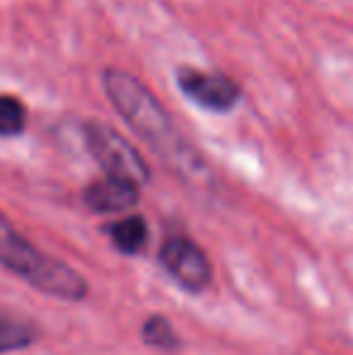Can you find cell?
<instances>
[{
	"instance_id": "obj_10",
	"label": "cell",
	"mask_w": 353,
	"mask_h": 355,
	"mask_svg": "<svg viewBox=\"0 0 353 355\" xmlns=\"http://www.w3.org/2000/svg\"><path fill=\"white\" fill-rule=\"evenodd\" d=\"M141 336L148 346L162 348V351H175V348L179 346V338H177L175 329H172V324L167 322L165 317L146 319V324H143V329H141Z\"/></svg>"
},
{
	"instance_id": "obj_5",
	"label": "cell",
	"mask_w": 353,
	"mask_h": 355,
	"mask_svg": "<svg viewBox=\"0 0 353 355\" xmlns=\"http://www.w3.org/2000/svg\"><path fill=\"white\" fill-rule=\"evenodd\" d=\"M177 85L193 104L211 112H230L242 97L240 85L223 73H208L198 68H179Z\"/></svg>"
},
{
	"instance_id": "obj_7",
	"label": "cell",
	"mask_w": 353,
	"mask_h": 355,
	"mask_svg": "<svg viewBox=\"0 0 353 355\" xmlns=\"http://www.w3.org/2000/svg\"><path fill=\"white\" fill-rule=\"evenodd\" d=\"M39 338L34 322L8 309H0V353H12L29 348Z\"/></svg>"
},
{
	"instance_id": "obj_6",
	"label": "cell",
	"mask_w": 353,
	"mask_h": 355,
	"mask_svg": "<svg viewBox=\"0 0 353 355\" xmlns=\"http://www.w3.org/2000/svg\"><path fill=\"white\" fill-rule=\"evenodd\" d=\"M141 187L131 182H121V179L104 177L99 182H92L83 193V201L87 203V208H92L94 213H119L133 208L138 203V191Z\"/></svg>"
},
{
	"instance_id": "obj_9",
	"label": "cell",
	"mask_w": 353,
	"mask_h": 355,
	"mask_svg": "<svg viewBox=\"0 0 353 355\" xmlns=\"http://www.w3.org/2000/svg\"><path fill=\"white\" fill-rule=\"evenodd\" d=\"M27 107L19 97L0 92V138L22 136L27 128Z\"/></svg>"
},
{
	"instance_id": "obj_8",
	"label": "cell",
	"mask_w": 353,
	"mask_h": 355,
	"mask_svg": "<svg viewBox=\"0 0 353 355\" xmlns=\"http://www.w3.org/2000/svg\"><path fill=\"white\" fill-rule=\"evenodd\" d=\"M109 237L121 254H141L148 244V223L141 215H128L109 225Z\"/></svg>"
},
{
	"instance_id": "obj_2",
	"label": "cell",
	"mask_w": 353,
	"mask_h": 355,
	"mask_svg": "<svg viewBox=\"0 0 353 355\" xmlns=\"http://www.w3.org/2000/svg\"><path fill=\"white\" fill-rule=\"evenodd\" d=\"M0 263L15 276L27 281L32 288L61 300H83L87 295V283L78 271L58 259L46 257L34 244H29L12 227L0 211Z\"/></svg>"
},
{
	"instance_id": "obj_1",
	"label": "cell",
	"mask_w": 353,
	"mask_h": 355,
	"mask_svg": "<svg viewBox=\"0 0 353 355\" xmlns=\"http://www.w3.org/2000/svg\"><path fill=\"white\" fill-rule=\"evenodd\" d=\"M102 85L119 116L143 141L150 143L157 155H165L167 162L187 177H201V157L193 153V148L184 143V138H179L170 114L136 75L119 71V68H107L102 73Z\"/></svg>"
},
{
	"instance_id": "obj_3",
	"label": "cell",
	"mask_w": 353,
	"mask_h": 355,
	"mask_svg": "<svg viewBox=\"0 0 353 355\" xmlns=\"http://www.w3.org/2000/svg\"><path fill=\"white\" fill-rule=\"evenodd\" d=\"M85 145L97 164L104 169L107 177L121 179V182H131L136 187L150 179L148 164L138 155V150L123 136H119L112 126H104L99 121L85 123Z\"/></svg>"
},
{
	"instance_id": "obj_4",
	"label": "cell",
	"mask_w": 353,
	"mask_h": 355,
	"mask_svg": "<svg viewBox=\"0 0 353 355\" xmlns=\"http://www.w3.org/2000/svg\"><path fill=\"white\" fill-rule=\"evenodd\" d=\"M160 263L189 293H201L211 283V261L189 237H170L160 249Z\"/></svg>"
}]
</instances>
